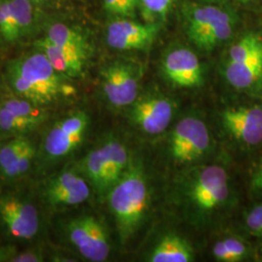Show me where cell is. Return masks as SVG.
I'll use <instances>...</instances> for the list:
<instances>
[{
  "instance_id": "obj_1",
  "label": "cell",
  "mask_w": 262,
  "mask_h": 262,
  "mask_svg": "<svg viewBox=\"0 0 262 262\" xmlns=\"http://www.w3.org/2000/svg\"><path fill=\"white\" fill-rule=\"evenodd\" d=\"M66 78L39 50L13 59L6 69L7 83L16 96L43 108L74 93Z\"/></svg>"
},
{
  "instance_id": "obj_2",
  "label": "cell",
  "mask_w": 262,
  "mask_h": 262,
  "mask_svg": "<svg viewBox=\"0 0 262 262\" xmlns=\"http://www.w3.org/2000/svg\"><path fill=\"white\" fill-rule=\"evenodd\" d=\"M107 195L120 239L124 244L138 229L148 209L149 191L141 169L127 168Z\"/></svg>"
},
{
  "instance_id": "obj_15",
  "label": "cell",
  "mask_w": 262,
  "mask_h": 262,
  "mask_svg": "<svg viewBox=\"0 0 262 262\" xmlns=\"http://www.w3.org/2000/svg\"><path fill=\"white\" fill-rule=\"evenodd\" d=\"M162 70L171 83L181 88H195L203 83V71L196 55L186 48H177L166 54Z\"/></svg>"
},
{
  "instance_id": "obj_20",
  "label": "cell",
  "mask_w": 262,
  "mask_h": 262,
  "mask_svg": "<svg viewBox=\"0 0 262 262\" xmlns=\"http://www.w3.org/2000/svg\"><path fill=\"white\" fill-rule=\"evenodd\" d=\"M151 262H190L194 254L191 246L177 235L163 237L150 254Z\"/></svg>"
},
{
  "instance_id": "obj_19",
  "label": "cell",
  "mask_w": 262,
  "mask_h": 262,
  "mask_svg": "<svg viewBox=\"0 0 262 262\" xmlns=\"http://www.w3.org/2000/svg\"><path fill=\"white\" fill-rule=\"evenodd\" d=\"M44 37L58 47L88 57L90 51L88 40L74 27L61 21H53L48 25Z\"/></svg>"
},
{
  "instance_id": "obj_31",
  "label": "cell",
  "mask_w": 262,
  "mask_h": 262,
  "mask_svg": "<svg viewBox=\"0 0 262 262\" xmlns=\"http://www.w3.org/2000/svg\"><path fill=\"white\" fill-rule=\"evenodd\" d=\"M15 253L16 248L12 246H0V262L9 261Z\"/></svg>"
},
{
  "instance_id": "obj_22",
  "label": "cell",
  "mask_w": 262,
  "mask_h": 262,
  "mask_svg": "<svg viewBox=\"0 0 262 262\" xmlns=\"http://www.w3.org/2000/svg\"><path fill=\"white\" fill-rule=\"evenodd\" d=\"M0 38L5 43H16L21 39L10 0H0Z\"/></svg>"
},
{
  "instance_id": "obj_16",
  "label": "cell",
  "mask_w": 262,
  "mask_h": 262,
  "mask_svg": "<svg viewBox=\"0 0 262 262\" xmlns=\"http://www.w3.org/2000/svg\"><path fill=\"white\" fill-rule=\"evenodd\" d=\"M134 103L131 118L144 132L156 135L168 127L173 118L174 107L167 98L146 97Z\"/></svg>"
},
{
  "instance_id": "obj_29",
  "label": "cell",
  "mask_w": 262,
  "mask_h": 262,
  "mask_svg": "<svg viewBox=\"0 0 262 262\" xmlns=\"http://www.w3.org/2000/svg\"><path fill=\"white\" fill-rule=\"evenodd\" d=\"M44 260V256L40 251H27L25 253H15L9 261L12 262H40Z\"/></svg>"
},
{
  "instance_id": "obj_26",
  "label": "cell",
  "mask_w": 262,
  "mask_h": 262,
  "mask_svg": "<svg viewBox=\"0 0 262 262\" xmlns=\"http://www.w3.org/2000/svg\"><path fill=\"white\" fill-rule=\"evenodd\" d=\"M140 0H103V6L105 11L119 18L130 17L137 6L139 5Z\"/></svg>"
},
{
  "instance_id": "obj_7",
  "label": "cell",
  "mask_w": 262,
  "mask_h": 262,
  "mask_svg": "<svg viewBox=\"0 0 262 262\" xmlns=\"http://www.w3.org/2000/svg\"><path fill=\"white\" fill-rule=\"evenodd\" d=\"M210 143V133L205 122L195 117H187L175 126L170 150L179 163H188L203 157L209 150Z\"/></svg>"
},
{
  "instance_id": "obj_23",
  "label": "cell",
  "mask_w": 262,
  "mask_h": 262,
  "mask_svg": "<svg viewBox=\"0 0 262 262\" xmlns=\"http://www.w3.org/2000/svg\"><path fill=\"white\" fill-rule=\"evenodd\" d=\"M35 154L36 150L34 145L31 142H29L26 146V148L21 150V152L17 157V159L1 173L7 179H17L24 176L25 174L28 173V170L30 168Z\"/></svg>"
},
{
  "instance_id": "obj_8",
  "label": "cell",
  "mask_w": 262,
  "mask_h": 262,
  "mask_svg": "<svg viewBox=\"0 0 262 262\" xmlns=\"http://www.w3.org/2000/svg\"><path fill=\"white\" fill-rule=\"evenodd\" d=\"M229 197V179L225 168L211 165L200 169L189 187V198L196 208L211 212L225 205Z\"/></svg>"
},
{
  "instance_id": "obj_32",
  "label": "cell",
  "mask_w": 262,
  "mask_h": 262,
  "mask_svg": "<svg viewBox=\"0 0 262 262\" xmlns=\"http://www.w3.org/2000/svg\"><path fill=\"white\" fill-rule=\"evenodd\" d=\"M30 1L33 2L35 5H37L38 7L48 6L56 3V0H30Z\"/></svg>"
},
{
  "instance_id": "obj_28",
  "label": "cell",
  "mask_w": 262,
  "mask_h": 262,
  "mask_svg": "<svg viewBox=\"0 0 262 262\" xmlns=\"http://www.w3.org/2000/svg\"><path fill=\"white\" fill-rule=\"evenodd\" d=\"M245 224L249 232L262 242V203L253 207L246 214Z\"/></svg>"
},
{
  "instance_id": "obj_18",
  "label": "cell",
  "mask_w": 262,
  "mask_h": 262,
  "mask_svg": "<svg viewBox=\"0 0 262 262\" xmlns=\"http://www.w3.org/2000/svg\"><path fill=\"white\" fill-rule=\"evenodd\" d=\"M225 75L227 82L237 90H248L262 78V53L243 61H228Z\"/></svg>"
},
{
  "instance_id": "obj_12",
  "label": "cell",
  "mask_w": 262,
  "mask_h": 262,
  "mask_svg": "<svg viewBox=\"0 0 262 262\" xmlns=\"http://www.w3.org/2000/svg\"><path fill=\"white\" fill-rule=\"evenodd\" d=\"M157 24H139L125 18L113 20L106 29V41L118 51L144 50L150 47L159 33Z\"/></svg>"
},
{
  "instance_id": "obj_17",
  "label": "cell",
  "mask_w": 262,
  "mask_h": 262,
  "mask_svg": "<svg viewBox=\"0 0 262 262\" xmlns=\"http://www.w3.org/2000/svg\"><path fill=\"white\" fill-rule=\"evenodd\" d=\"M35 47L47 56L51 64L61 75L78 78L83 74L86 57L58 47L44 36L35 42Z\"/></svg>"
},
{
  "instance_id": "obj_27",
  "label": "cell",
  "mask_w": 262,
  "mask_h": 262,
  "mask_svg": "<svg viewBox=\"0 0 262 262\" xmlns=\"http://www.w3.org/2000/svg\"><path fill=\"white\" fill-rule=\"evenodd\" d=\"M226 252L229 254L230 261H242L249 256L250 249L242 239L237 237H228L222 240Z\"/></svg>"
},
{
  "instance_id": "obj_33",
  "label": "cell",
  "mask_w": 262,
  "mask_h": 262,
  "mask_svg": "<svg viewBox=\"0 0 262 262\" xmlns=\"http://www.w3.org/2000/svg\"><path fill=\"white\" fill-rule=\"evenodd\" d=\"M241 2H244V3H246V2H249V1H252V0H240Z\"/></svg>"
},
{
  "instance_id": "obj_11",
  "label": "cell",
  "mask_w": 262,
  "mask_h": 262,
  "mask_svg": "<svg viewBox=\"0 0 262 262\" xmlns=\"http://www.w3.org/2000/svg\"><path fill=\"white\" fill-rule=\"evenodd\" d=\"M46 118L44 108L19 96L7 98L0 103V130L5 133H28L36 129Z\"/></svg>"
},
{
  "instance_id": "obj_4",
  "label": "cell",
  "mask_w": 262,
  "mask_h": 262,
  "mask_svg": "<svg viewBox=\"0 0 262 262\" xmlns=\"http://www.w3.org/2000/svg\"><path fill=\"white\" fill-rule=\"evenodd\" d=\"M234 26L232 15L214 5L192 7L187 15V36L203 51H211L227 41Z\"/></svg>"
},
{
  "instance_id": "obj_6",
  "label": "cell",
  "mask_w": 262,
  "mask_h": 262,
  "mask_svg": "<svg viewBox=\"0 0 262 262\" xmlns=\"http://www.w3.org/2000/svg\"><path fill=\"white\" fill-rule=\"evenodd\" d=\"M89 117L84 112H76L56 122L47 132L42 150L50 161L69 156L80 146L89 126Z\"/></svg>"
},
{
  "instance_id": "obj_21",
  "label": "cell",
  "mask_w": 262,
  "mask_h": 262,
  "mask_svg": "<svg viewBox=\"0 0 262 262\" xmlns=\"http://www.w3.org/2000/svg\"><path fill=\"white\" fill-rule=\"evenodd\" d=\"M262 53V39L254 33H249L239 39L228 53V61H243Z\"/></svg>"
},
{
  "instance_id": "obj_14",
  "label": "cell",
  "mask_w": 262,
  "mask_h": 262,
  "mask_svg": "<svg viewBox=\"0 0 262 262\" xmlns=\"http://www.w3.org/2000/svg\"><path fill=\"white\" fill-rule=\"evenodd\" d=\"M91 189L82 176L66 171L51 179L43 190V196L52 208L77 206L84 202Z\"/></svg>"
},
{
  "instance_id": "obj_5",
  "label": "cell",
  "mask_w": 262,
  "mask_h": 262,
  "mask_svg": "<svg viewBox=\"0 0 262 262\" xmlns=\"http://www.w3.org/2000/svg\"><path fill=\"white\" fill-rule=\"evenodd\" d=\"M70 244L84 258L93 262L105 261L111 252L108 235L102 224L93 215H81L66 225Z\"/></svg>"
},
{
  "instance_id": "obj_9",
  "label": "cell",
  "mask_w": 262,
  "mask_h": 262,
  "mask_svg": "<svg viewBox=\"0 0 262 262\" xmlns=\"http://www.w3.org/2000/svg\"><path fill=\"white\" fill-rule=\"evenodd\" d=\"M0 223L13 238L30 240L37 235L40 219L36 207L16 195L0 197Z\"/></svg>"
},
{
  "instance_id": "obj_3",
  "label": "cell",
  "mask_w": 262,
  "mask_h": 262,
  "mask_svg": "<svg viewBox=\"0 0 262 262\" xmlns=\"http://www.w3.org/2000/svg\"><path fill=\"white\" fill-rule=\"evenodd\" d=\"M129 157L125 146L110 138L91 150L82 160L81 168L99 195L108 194L128 168Z\"/></svg>"
},
{
  "instance_id": "obj_13",
  "label": "cell",
  "mask_w": 262,
  "mask_h": 262,
  "mask_svg": "<svg viewBox=\"0 0 262 262\" xmlns=\"http://www.w3.org/2000/svg\"><path fill=\"white\" fill-rule=\"evenodd\" d=\"M225 129L236 140L248 147L262 143V106L251 105L228 108L223 113Z\"/></svg>"
},
{
  "instance_id": "obj_10",
  "label": "cell",
  "mask_w": 262,
  "mask_h": 262,
  "mask_svg": "<svg viewBox=\"0 0 262 262\" xmlns=\"http://www.w3.org/2000/svg\"><path fill=\"white\" fill-rule=\"evenodd\" d=\"M102 89L106 99L115 107L134 103L138 94V76L130 64L115 61L101 71Z\"/></svg>"
},
{
  "instance_id": "obj_24",
  "label": "cell",
  "mask_w": 262,
  "mask_h": 262,
  "mask_svg": "<svg viewBox=\"0 0 262 262\" xmlns=\"http://www.w3.org/2000/svg\"><path fill=\"white\" fill-rule=\"evenodd\" d=\"M30 141L24 136H18L7 142L0 148V170L4 171L26 148Z\"/></svg>"
},
{
  "instance_id": "obj_25",
  "label": "cell",
  "mask_w": 262,
  "mask_h": 262,
  "mask_svg": "<svg viewBox=\"0 0 262 262\" xmlns=\"http://www.w3.org/2000/svg\"><path fill=\"white\" fill-rule=\"evenodd\" d=\"M173 0H140L144 18L148 23L155 19H163L172 5Z\"/></svg>"
},
{
  "instance_id": "obj_30",
  "label": "cell",
  "mask_w": 262,
  "mask_h": 262,
  "mask_svg": "<svg viewBox=\"0 0 262 262\" xmlns=\"http://www.w3.org/2000/svg\"><path fill=\"white\" fill-rule=\"evenodd\" d=\"M251 186L255 192L262 196V159L255 164L253 168Z\"/></svg>"
},
{
  "instance_id": "obj_34",
  "label": "cell",
  "mask_w": 262,
  "mask_h": 262,
  "mask_svg": "<svg viewBox=\"0 0 262 262\" xmlns=\"http://www.w3.org/2000/svg\"><path fill=\"white\" fill-rule=\"evenodd\" d=\"M215 1H223V0H215Z\"/></svg>"
}]
</instances>
